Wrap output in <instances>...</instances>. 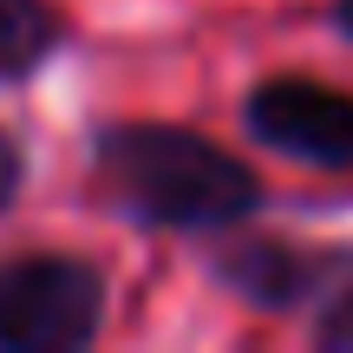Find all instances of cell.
Listing matches in <instances>:
<instances>
[{"label":"cell","instance_id":"cell-1","mask_svg":"<svg viewBox=\"0 0 353 353\" xmlns=\"http://www.w3.org/2000/svg\"><path fill=\"white\" fill-rule=\"evenodd\" d=\"M99 183L125 216L157 229H229L262 203L249 164L176 125H112L99 138Z\"/></svg>","mask_w":353,"mask_h":353},{"label":"cell","instance_id":"cell-2","mask_svg":"<svg viewBox=\"0 0 353 353\" xmlns=\"http://www.w3.org/2000/svg\"><path fill=\"white\" fill-rule=\"evenodd\" d=\"M105 288L72 255L0 262V353H72L99 334Z\"/></svg>","mask_w":353,"mask_h":353},{"label":"cell","instance_id":"cell-3","mask_svg":"<svg viewBox=\"0 0 353 353\" xmlns=\"http://www.w3.org/2000/svg\"><path fill=\"white\" fill-rule=\"evenodd\" d=\"M249 131L275 151L321 170L353 164V92H334L321 79H268L249 99Z\"/></svg>","mask_w":353,"mask_h":353},{"label":"cell","instance_id":"cell-4","mask_svg":"<svg viewBox=\"0 0 353 353\" xmlns=\"http://www.w3.org/2000/svg\"><path fill=\"white\" fill-rule=\"evenodd\" d=\"M327 268H334V255H314V249L242 242V249H229L223 262H216V275H223L249 307H301V301H321Z\"/></svg>","mask_w":353,"mask_h":353},{"label":"cell","instance_id":"cell-5","mask_svg":"<svg viewBox=\"0 0 353 353\" xmlns=\"http://www.w3.org/2000/svg\"><path fill=\"white\" fill-rule=\"evenodd\" d=\"M59 39V13L46 0H0V79H26Z\"/></svg>","mask_w":353,"mask_h":353},{"label":"cell","instance_id":"cell-6","mask_svg":"<svg viewBox=\"0 0 353 353\" xmlns=\"http://www.w3.org/2000/svg\"><path fill=\"white\" fill-rule=\"evenodd\" d=\"M321 347H353V255L327 268V288H321Z\"/></svg>","mask_w":353,"mask_h":353},{"label":"cell","instance_id":"cell-7","mask_svg":"<svg viewBox=\"0 0 353 353\" xmlns=\"http://www.w3.org/2000/svg\"><path fill=\"white\" fill-rule=\"evenodd\" d=\"M13 190H20V151H13L7 131H0V210L13 203Z\"/></svg>","mask_w":353,"mask_h":353},{"label":"cell","instance_id":"cell-8","mask_svg":"<svg viewBox=\"0 0 353 353\" xmlns=\"http://www.w3.org/2000/svg\"><path fill=\"white\" fill-rule=\"evenodd\" d=\"M334 26H341V33L353 39V0H341V7H334Z\"/></svg>","mask_w":353,"mask_h":353}]
</instances>
